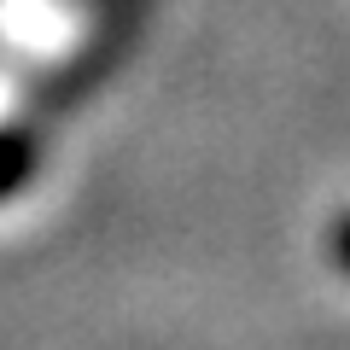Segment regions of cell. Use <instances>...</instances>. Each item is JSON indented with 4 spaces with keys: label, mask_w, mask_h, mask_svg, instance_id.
Returning a JSON list of instances; mask_svg holds the SVG:
<instances>
[{
    "label": "cell",
    "mask_w": 350,
    "mask_h": 350,
    "mask_svg": "<svg viewBox=\"0 0 350 350\" xmlns=\"http://www.w3.org/2000/svg\"><path fill=\"white\" fill-rule=\"evenodd\" d=\"M36 170V140L18 129H0V199H12Z\"/></svg>",
    "instance_id": "1"
},
{
    "label": "cell",
    "mask_w": 350,
    "mask_h": 350,
    "mask_svg": "<svg viewBox=\"0 0 350 350\" xmlns=\"http://www.w3.org/2000/svg\"><path fill=\"white\" fill-rule=\"evenodd\" d=\"M333 262H338V269L350 275V216H345V222L333 228Z\"/></svg>",
    "instance_id": "2"
}]
</instances>
